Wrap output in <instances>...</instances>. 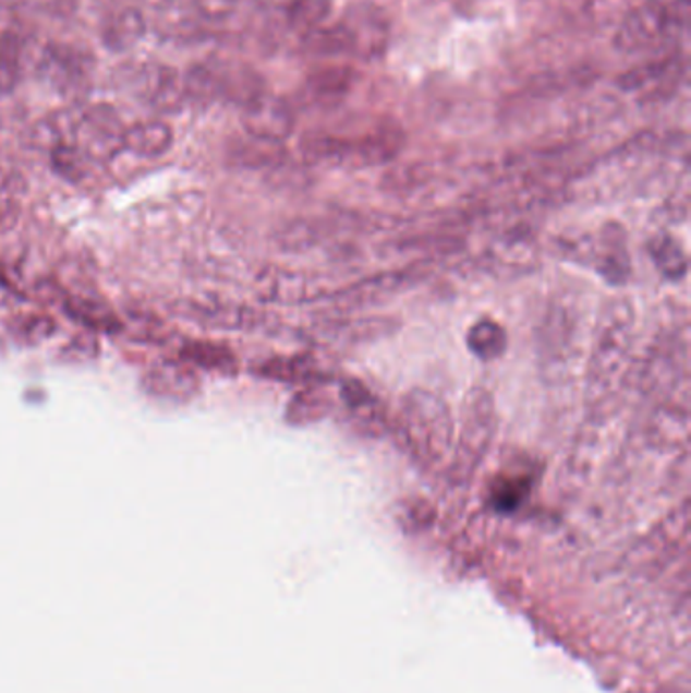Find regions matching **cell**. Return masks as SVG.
Wrapping results in <instances>:
<instances>
[{
    "label": "cell",
    "mask_w": 691,
    "mask_h": 693,
    "mask_svg": "<svg viewBox=\"0 0 691 693\" xmlns=\"http://www.w3.org/2000/svg\"><path fill=\"white\" fill-rule=\"evenodd\" d=\"M173 146V130L160 120L141 122L124 130V148L143 158H159Z\"/></svg>",
    "instance_id": "7"
},
{
    "label": "cell",
    "mask_w": 691,
    "mask_h": 693,
    "mask_svg": "<svg viewBox=\"0 0 691 693\" xmlns=\"http://www.w3.org/2000/svg\"><path fill=\"white\" fill-rule=\"evenodd\" d=\"M63 357L70 361H89L98 357V339L94 333L84 331L80 335H75L63 349Z\"/></svg>",
    "instance_id": "16"
},
{
    "label": "cell",
    "mask_w": 691,
    "mask_h": 693,
    "mask_svg": "<svg viewBox=\"0 0 691 693\" xmlns=\"http://www.w3.org/2000/svg\"><path fill=\"white\" fill-rule=\"evenodd\" d=\"M329 13L331 0H290L289 7L284 9L289 28L303 33V37L311 31L323 27Z\"/></svg>",
    "instance_id": "12"
},
{
    "label": "cell",
    "mask_w": 691,
    "mask_h": 693,
    "mask_svg": "<svg viewBox=\"0 0 691 693\" xmlns=\"http://www.w3.org/2000/svg\"><path fill=\"white\" fill-rule=\"evenodd\" d=\"M130 325L141 333V340L155 343L162 339V323L150 312H130Z\"/></svg>",
    "instance_id": "18"
},
{
    "label": "cell",
    "mask_w": 691,
    "mask_h": 693,
    "mask_svg": "<svg viewBox=\"0 0 691 693\" xmlns=\"http://www.w3.org/2000/svg\"><path fill=\"white\" fill-rule=\"evenodd\" d=\"M143 94L160 112H177L185 99V82L173 68L155 65L143 73Z\"/></svg>",
    "instance_id": "6"
},
{
    "label": "cell",
    "mask_w": 691,
    "mask_h": 693,
    "mask_svg": "<svg viewBox=\"0 0 691 693\" xmlns=\"http://www.w3.org/2000/svg\"><path fill=\"white\" fill-rule=\"evenodd\" d=\"M73 146L89 163H108L124 148V127L114 108L101 104L75 118Z\"/></svg>",
    "instance_id": "2"
},
{
    "label": "cell",
    "mask_w": 691,
    "mask_h": 693,
    "mask_svg": "<svg viewBox=\"0 0 691 693\" xmlns=\"http://www.w3.org/2000/svg\"><path fill=\"white\" fill-rule=\"evenodd\" d=\"M59 304L75 325L82 326L84 331H89L94 335L124 333V321L101 298L92 297L86 292H65L59 298Z\"/></svg>",
    "instance_id": "5"
},
{
    "label": "cell",
    "mask_w": 691,
    "mask_h": 693,
    "mask_svg": "<svg viewBox=\"0 0 691 693\" xmlns=\"http://www.w3.org/2000/svg\"><path fill=\"white\" fill-rule=\"evenodd\" d=\"M145 19L138 11L126 9L122 13L116 14L112 23L106 27L104 43L112 51H126L143 39L145 35Z\"/></svg>",
    "instance_id": "10"
},
{
    "label": "cell",
    "mask_w": 691,
    "mask_h": 693,
    "mask_svg": "<svg viewBox=\"0 0 691 693\" xmlns=\"http://www.w3.org/2000/svg\"><path fill=\"white\" fill-rule=\"evenodd\" d=\"M679 59L665 57L662 61H655V65H643L625 75L622 85L627 89H643V87H669L679 80Z\"/></svg>",
    "instance_id": "11"
},
{
    "label": "cell",
    "mask_w": 691,
    "mask_h": 693,
    "mask_svg": "<svg viewBox=\"0 0 691 693\" xmlns=\"http://www.w3.org/2000/svg\"><path fill=\"white\" fill-rule=\"evenodd\" d=\"M45 71L51 75V80L58 82L59 87H72L82 77V68L77 57L72 53H59L53 51L45 59Z\"/></svg>",
    "instance_id": "15"
},
{
    "label": "cell",
    "mask_w": 691,
    "mask_h": 693,
    "mask_svg": "<svg viewBox=\"0 0 691 693\" xmlns=\"http://www.w3.org/2000/svg\"><path fill=\"white\" fill-rule=\"evenodd\" d=\"M690 19V0H645L629 14L617 35L622 51L657 49L677 39Z\"/></svg>",
    "instance_id": "1"
},
{
    "label": "cell",
    "mask_w": 691,
    "mask_h": 693,
    "mask_svg": "<svg viewBox=\"0 0 691 693\" xmlns=\"http://www.w3.org/2000/svg\"><path fill=\"white\" fill-rule=\"evenodd\" d=\"M19 47L15 43L7 41L0 49V89H11L19 73Z\"/></svg>",
    "instance_id": "17"
},
{
    "label": "cell",
    "mask_w": 691,
    "mask_h": 693,
    "mask_svg": "<svg viewBox=\"0 0 691 693\" xmlns=\"http://www.w3.org/2000/svg\"><path fill=\"white\" fill-rule=\"evenodd\" d=\"M355 71L347 65H329L308 75L306 89L315 101H339L353 87Z\"/></svg>",
    "instance_id": "9"
},
{
    "label": "cell",
    "mask_w": 691,
    "mask_h": 693,
    "mask_svg": "<svg viewBox=\"0 0 691 693\" xmlns=\"http://www.w3.org/2000/svg\"><path fill=\"white\" fill-rule=\"evenodd\" d=\"M292 124V110L284 99L262 92L244 106V127L252 139L272 144L289 136Z\"/></svg>",
    "instance_id": "4"
},
{
    "label": "cell",
    "mask_w": 691,
    "mask_h": 693,
    "mask_svg": "<svg viewBox=\"0 0 691 693\" xmlns=\"http://www.w3.org/2000/svg\"><path fill=\"white\" fill-rule=\"evenodd\" d=\"M197 13L209 21H223L235 13L240 0H193Z\"/></svg>",
    "instance_id": "19"
},
{
    "label": "cell",
    "mask_w": 691,
    "mask_h": 693,
    "mask_svg": "<svg viewBox=\"0 0 691 693\" xmlns=\"http://www.w3.org/2000/svg\"><path fill=\"white\" fill-rule=\"evenodd\" d=\"M146 394L165 404H189L199 394V378L195 369L181 359H160L143 375Z\"/></svg>",
    "instance_id": "3"
},
{
    "label": "cell",
    "mask_w": 691,
    "mask_h": 693,
    "mask_svg": "<svg viewBox=\"0 0 691 693\" xmlns=\"http://www.w3.org/2000/svg\"><path fill=\"white\" fill-rule=\"evenodd\" d=\"M469 345L478 357L493 359L504 351L505 333L493 323H478L469 335Z\"/></svg>",
    "instance_id": "14"
},
{
    "label": "cell",
    "mask_w": 691,
    "mask_h": 693,
    "mask_svg": "<svg viewBox=\"0 0 691 693\" xmlns=\"http://www.w3.org/2000/svg\"><path fill=\"white\" fill-rule=\"evenodd\" d=\"M58 331V323L53 316L47 314H19L9 321V333L13 339L23 345H39L47 339H51Z\"/></svg>",
    "instance_id": "13"
},
{
    "label": "cell",
    "mask_w": 691,
    "mask_h": 693,
    "mask_svg": "<svg viewBox=\"0 0 691 693\" xmlns=\"http://www.w3.org/2000/svg\"><path fill=\"white\" fill-rule=\"evenodd\" d=\"M179 359L193 369L230 373L235 369V357L226 345L214 340H187L181 345Z\"/></svg>",
    "instance_id": "8"
}]
</instances>
